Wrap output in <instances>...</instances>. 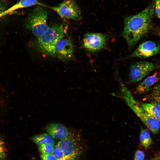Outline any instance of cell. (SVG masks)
<instances>
[{"label": "cell", "mask_w": 160, "mask_h": 160, "mask_svg": "<svg viewBox=\"0 0 160 160\" xmlns=\"http://www.w3.org/2000/svg\"><path fill=\"white\" fill-rule=\"evenodd\" d=\"M145 99L160 105V84L155 86L151 92L146 96Z\"/></svg>", "instance_id": "cell-17"}, {"label": "cell", "mask_w": 160, "mask_h": 160, "mask_svg": "<svg viewBox=\"0 0 160 160\" xmlns=\"http://www.w3.org/2000/svg\"><path fill=\"white\" fill-rule=\"evenodd\" d=\"M121 97L148 128L154 134H157L160 123L146 112L135 99L132 94L121 80H119Z\"/></svg>", "instance_id": "cell-2"}, {"label": "cell", "mask_w": 160, "mask_h": 160, "mask_svg": "<svg viewBox=\"0 0 160 160\" xmlns=\"http://www.w3.org/2000/svg\"><path fill=\"white\" fill-rule=\"evenodd\" d=\"M50 8L63 18L77 20L81 17L80 8L74 0H65L57 6Z\"/></svg>", "instance_id": "cell-6"}, {"label": "cell", "mask_w": 160, "mask_h": 160, "mask_svg": "<svg viewBox=\"0 0 160 160\" xmlns=\"http://www.w3.org/2000/svg\"><path fill=\"white\" fill-rule=\"evenodd\" d=\"M80 141L74 134L69 132L67 137L56 145L61 149L67 160H78L83 153Z\"/></svg>", "instance_id": "cell-5"}, {"label": "cell", "mask_w": 160, "mask_h": 160, "mask_svg": "<svg viewBox=\"0 0 160 160\" xmlns=\"http://www.w3.org/2000/svg\"><path fill=\"white\" fill-rule=\"evenodd\" d=\"M38 146V149L41 154H52L55 146L51 144H45Z\"/></svg>", "instance_id": "cell-18"}, {"label": "cell", "mask_w": 160, "mask_h": 160, "mask_svg": "<svg viewBox=\"0 0 160 160\" xmlns=\"http://www.w3.org/2000/svg\"><path fill=\"white\" fill-rule=\"evenodd\" d=\"M41 157L42 160H56L52 153L41 154Z\"/></svg>", "instance_id": "cell-22"}, {"label": "cell", "mask_w": 160, "mask_h": 160, "mask_svg": "<svg viewBox=\"0 0 160 160\" xmlns=\"http://www.w3.org/2000/svg\"><path fill=\"white\" fill-rule=\"evenodd\" d=\"M155 68V66L152 62L141 61L135 63L130 68L129 82L133 83L140 81Z\"/></svg>", "instance_id": "cell-7"}, {"label": "cell", "mask_w": 160, "mask_h": 160, "mask_svg": "<svg viewBox=\"0 0 160 160\" xmlns=\"http://www.w3.org/2000/svg\"><path fill=\"white\" fill-rule=\"evenodd\" d=\"M159 79L157 72L145 78L139 83L137 86L136 92L139 94H142L149 91Z\"/></svg>", "instance_id": "cell-12"}, {"label": "cell", "mask_w": 160, "mask_h": 160, "mask_svg": "<svg viewBox=\"0 0 160 160\" xmlns=\"http://www.w3.org/2000/svg\"><path fill=\"white\" fill-rule=\"evenodd\" d=\"M153 12V8L148 7L136 15L126 17L123 35L129 46L134 45L148 31Z\"/></svg>", "instance_id": "cell-1"}, {"label": "cell", "mask_w": 160, "mask_h": 160, "mask_svg": "<svg viewBox=\"0 0 160 160\" xmlns=\"http://www.w3.org/2000/svg\"><path fill=\"white\" fill-rule=\"evenodd\" d=\"M73 45L71 40L65 37L56 43L55 49V56L63 60H68L73 57Z\"/></svg>", "instance_id": "cell-10"}, {"label": "cell", "mask_w": 160, "mask_h": 160, "mask_svg": "<svg viewBox=\"0 0 160 160\" xmlns=\"http://www.w3.org/2000/svg\"><path fill=\"white\" fill-rule=\"evenodd\" d=\"M32 141L38 145L45 144H54L53 138L48 134L42 133L36 134L32 138Z\"/></svg>", "instance_id": "cell-15"}, {"label": "cell", "mask_w": 160, "mask_h": 160, "mask_svg": "<svg viewBox=\"0 0 160 160\" xmlns=\"http://www.w3.org/2000/svg\"><path fill=\"white\" fill-rule=\"evenodd\" d=\"M67 30L62 24H55L49 27L46 31L38 38L40 49L45 54L55 56V49L57 42L65 37Z\"/></svg>", "instance_id": "cell-3"}, {"label": "cell", "mask_w": 160, "mask_h": 160, "mask_svg": "<svg viewBox=\"0 0 160 160\" xmlns=\"http://www.w3.org/2000/svg\"><path fill=\"white\" fill-rule=\"evenodd\" d=\"M35 5L47 7L45 5L39 2L37 0H20L17 3L7 8L0 15V17L6 15L16 10L26 8Z\"/></svg>", "instance_id": "cell-13"}, {"label": "cell", "mask_w": 160, "mask_h": 160, "mask_svg": "<svg viewBox=\"0 0 160 160\" xmlns=\"http://www.w3.org/2000/svg\"><path fill=\"white\" fill-rule=\"evenodd\" d=\"M151 160H160V156H157Z\"/></svg>", "instance_id": "cell-25"}, {"label": "cell", "mask_w": 160, "mask_h": 160, "mask_svg": "<svg viewBox=\"0 0 160 160\" xmlns=\"http://www.w3.org/2000/svg\"><path fill=\"white\" fill-rule=\"evenodd\" d=\"M107 41L105 35L101 33H89L86 34L83 38L84 48L92 52L100 51L104 48Z\"/></svg>", "instance_id": "cell-8"}, {"label": "cell", "mask_w": 160, "mask_h": 160, "mask_svg": "<svg viewBox=\"0 0 160 160\" xmlns=\"http://www.w3.org/2000/svg\"><path fill=\"white\" fill-rule=\"evenodd\" d=\"M7 150L5 142L0 138V160H4L6 156Z\"/></svg>", "instance_id": "cell-20"}, {"label": "cell", "mask_w": 160, "mask_h": 160, "mask_svg": "<svg viewBox=\"0 0 160 160\" xmlns=\"http://www.w3.org/2000/svg\"><path fill=\"white\" fill-rule=\"evenodd\" d=\"M42 6L34 9L29 14L25 23L26 27L37 38L41 36L47 30V12Z\"/></svg>", "instance_id": "cell-4"}, {"label": "cell", "mask_w": 160, "mask_h": 160, "mask_svg": "<svg viewBox=\"0 0 160 160\" xmlns=\"http://www.w3.org/2000/svg\"><path fill=\"white\" fill-rule=\"evenodd\" d=\"M141 107L160 123V105L154 103H145Z\"/></svg>", "instance_id": "cell-14"}, {"label": "cell", "mask_w": 160, "mask_h": 160, "mask_svg": "<svg viewBox=\"0 0 160 160\" xmlns=\"http://www.w3.org/2000/svg\"><path fill=\"white\" fill-rule=\"evenodd\" d=\"M48 134L53 139L62 140L66 137L69 133L68 129L64 126L58 123H52L46 128Z\"/></svg>", "instance_id": "cell-11"}, {"label": "cell", "mask_w": 160, "mask_h": 160, "mask_svg": "<svg viewBox=\"0 0 160 160\" xmlns=\"http://www.w3.org/2000/svg\"><path fill=\"white\" fill-rule=\"evenodd\" d=\"M139 137L140 143L144 148H147L150 146L152 143V139L150 133L147 129H142Z\"/></svg>", "instance_id": "cell-16"}, {"label": "cell", "mask_w": 160, "mask_h": 160, "mask_svg": "<svg viewBox=\"0 0 160 160\" xmlns=\"http://www.w3.org/2000/svg\"><path fill=\"white\" fill-rule=\"evenodd\" d=\"M7 9V0H0V15Z\"/></svg>", "instance_id": "cell-23"}, {"label": "cell", "mask_w": 160, "mask_h": 160, "mask_svg": "<svg viewBox=\"0 0 160 160\" xmlns=\"http://www.w3.org/2000/svg\"><path fill=\"white\" fill-rule=\"evenodd\" d=\"M159 35L160 36V29L159 30Z\"/></svg>", "instance_id": "cell-26"}, {"label": "cell", "mask_w": 160, "mask_h": 160, "mask_svg": "<svg viewBox=\"0 0 160 160\" xmlns=\"http://www.w3.org/2000/svg\"><path fill=\"white\" fill-rule=\"evenodd\" d=\"M160 50V47L159 45L152 41H146L140 44L129 57L147 58L157 54Z\"/></svg>", "instance_id": "cell-9"}, {"label": "cell", "mask_w": 160, "mask_h": 160, "mask_svg": "<svg viewBox=\"0 0 160 160\" xmlns=\"http://www.w3.org/2000/svg\"><path fill=\"white\" fill-rule=\"evenodd\" d=\"M155 10L157 17L160 19V0H156Z\"/></svg>", "instance_id": "cell-24"}, {"label": "cell", "mask_w": 160, "mask_h": 160, "mask_svg": "<svg viewBox=\"0 0 160 160\" xmlns=\"http://www.w3.org/2000/svg\"><path fill=\"white\" fill-rule=\"evenodd\" d=\"M144 158L143 152L141 150H137L135 152L133 160H144Z\"/></svg>", "instance_id": "cell-21"}, {"label": "cell", "mask_w": 160, "mask_h": 160, "mask_svg": "<svg viewBox=\"0 0 160 160\" xmlns=\"http://www.w3.org/2000/svg\"><path fill=\"white\" fill-rule=\"evenodd\" d=\"M52 154L54 156L56 160H67L63 151L57 145L55 146Z\"/></svg>", "instance_id": "cell-19"}]
</instances>
